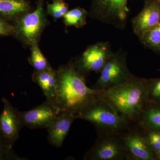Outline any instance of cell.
<instances>
[{
  "label": "cell",
  "instance_id": "obj_6",
  "mask_svg": "<svg viewBox=\"0 0 160 160\" xmlns=\"http://www.w3.org/2000/svg\"><path fill=\"white\" fill-rule=\"evenodd\" d=\"M100 73L93 88L98 90H106L119 85L132 75L127 66L126 55L121 52L113 53Z\"/></svg>",
  "mask_w": 160,
  "mask_h": 160
},
{
  "label": "cell",
  "instance_id": "obj_10",
  "mask_svg": "<svg viewBox=\"0 0 160 160\" xmlns=\"http://www.w3.org/2000/svg\"><path fill=\"white\" fill-rule=\"evenodd\" d=\"M2 111L0 114V133L12 145H14L19 137L23 127L18 115V110L5 98H2Z\"/></svg>",
  "mask_w": 160,
  "mask_h": 160
},
{
  "label": "cell",
  "instance_id": "obj_17",
  "mask_svg": "<svg viewBox=\"0 0 160 160\" xmlns=\"http://www.w3.org/2000/svg\"><path fill=\"white\" fill-rule=\"evenodd\" d=\"M87 12L85 9L76 8L69 10L63 17V22L66 26L81 28L86 24Z\"/></svg>",
  "mask_w": 160,
  "mask_h": 160
},
{
  "label": "cell",
  "instance_id": "obj_8",
  "mask_svg": "<svg viewBox=\"0 0 160 160\" xmlns=\"http://www.w3.org/2000/svg\"><path fill=\"white\" fill-rule=\"evenodd\" d=\"M61 111L54 103L46 100L29 111H18V115L23 127L31 129H46Z\"/></svg>",
  "mask_w": 160,
  "mask_h": 160
},
{
  "label": "cell",
  "instance_id": "obj_2",
  "mask_svg": "<svg viewBox=\"0 0 160 160\" xmlns=\"http://www.w3.org/2000/svg\"><path fill=\"white\" fill-rule=\"evenodd\" d=\"M146 80L132 74L123 82L102 90L100 97L129 124L137 122L149 100Z\"/></svg>",
  "mask_w": 160,
  "mask_h": 160
},
{
  "label": "cell",
  "instance_id": "obj_12",
  "mask_svg": "<svg viewBox=\"0 0 160 160\" xmlns=\"http://www.w3.org/2000/svg\"><path fill=\"white\" fill-rule=\"evenodd\" d=\"M160 22V5L155 2L146 3L144 8L132 21L135 33L140 37Z\"/></svg>",
  "mask_w": 160,
  "mask_h": 160
},
{
  "label": "cell",
  "instance_id": "obj_4",
  "mask_svg": "<svg viewBox=\"0 0 160 160\" xmlns=\"http://www.w3.org/2000/svg\"><path fill=\"white\" fill-rule=\"evenodd\" d=\"M48 23L43 0H38L34 11L28 12L13 21V36L27 46L38 44L43 30Z\"/></svg>",
  "mask_w": 160,
  "mask_h": 160
},
{
  "label": "cell",
  "instance_id": "obj_19",
  "mask_svg": "<svg viewBox=\"0 0 160 160\" xmlns=\"http://www.w3.org/2000/svg\"><path fill=\"white\" fill-rule=\"evenodd\" d=\"M146 46L154 49H160V22L154 27L139 37Z\"/></svg>",
  "mask_w": 160,
  "mask_h": 160
},
{
  "label": "cell",
  "instance_id": "obj_14",
  "mask_svg": "<svg viewBox=\"0 0 160 160\" xmlns=\"http://www.w3.org/2000/svg\"><path fill=\"white\" fill-rule=\"evenodd\" d=\"M32 81L42 89L46 100L52 102L57 89V71L52 67L42 71H34L32 75Z\"/></svg>",
  "mask_w": 160,
  "mask_h": 160
},
{
  "label": "cell",
  "instance_id": "obj_16",
  "mask_svg": "<svg viewBox=\"0 0 160 160\" xmlns=\"http://www.w3.org/2000/svg\"><path fill=\"white\" fill-rule=\"evenodd\" d=\"M136 123L149 130L160 132V108L146 107Z\"/></svg>",
  "mask_w": 160,
  "mask_h": 160
},
{
  "label": "cell",
  "instance_id": "obj_18",
  "mask_svg": "<svg viewBox=\"0 0 160 160\" xmlns=\"http://www.w3.org/2000/svg\"><path fill=\"white\" fill-rule=\"evenodd\" d=\"M31 53L29 58V63L34 69V71H42L51 67L48 60L41 51L38 44L32 45Z\"/></svg>",
  "mask_w": 160,
  "mask_h": 160
},
{
  "label": "cell",
  "instance_id": "obj_7",
  "mask_svg": "<svg viewBox=\"0 0 160 160\" xmlns=\"http://www.w3.org/2000/svg\"><path fill=\"white\" fill-rule=\"evenodd\" d=\"M113 54L108 43L99 42L88 47L77 62L73 63L83 75L90 72L100 73Z\"/></svg>",
  "mask_w": 160,
  "mask_h": 160
},
{
  "label": "cell",
  "instance_id": "obj_25",
  "mask_svg": "<svg viewBox=\"0 0 160 160\" xmlns=\"http://www.w3.org/2000/svg\"><path fill=\"white\" fill-rule=\"evenodd\" d=\"M155 155L157 157L160 159V147L158 149L154 152Z\"/></svg>",
  "mask_w": 160,
  "mask_h": 160
},
{
  "label": "cell",
  "instance_id": "obj_9",
  "mask_svg": "<svg viewBox=\"0 0 160 160\" xmlns=\"http://www.w3.org/2000/svg\"><path fill=\"white\" fill-rule=\"evenodd\" d=\"M121 136L132 160L154 159V152L146 142L144 135L139 131L136 123L129 124Z\"/></svg>",
  "mask_w": 160,
  "mask_h": 160
},
{
  "label": "cell",
  "instance_id": "obj_24",
  "mask_svg": "<svg viewBox=\"0 0 160 160\" xmlns=\"http://www.w3.org/2000/svg\"><path fill=\"white\" fill-rule=\"evenodd\" d=\"M14 29L12 23L0 17V36H14Z\"/></svg>",
  "mask_w": 160,
  "mask_h": 160
},
{
  "label": "cell",
  "instance_id": "obj_21",
  "mask_svg": "<svg viewBox=\"0 0 160 160\" xmlns=\"http://www.w3.org/2000/svg\"><path fill=\"white\" fill-rule=\"evenodd\" d=\"M13 145L9 143L0 133V160H24L16 154L12 149Z\"/></svg>",
  "mask_w": 160,
  "mask_h": 160
},
{
  "label": "cell",
  "instance_id": "obj_5",
  "mask_svg": "<svg viewBox=\"0 0 160 160\" xmlns=\"http://www.w3.org/2000/svg\"><path fill=\"white\" fill-rule=\"evenodd\" d=\"M98 136L94 145L84 155V160H132L121 135Z\"/></svg>",
  "mask_w": 160,
  "mask_h": 160
},
{
  "label": "cell",
  "instance_id": "obj_15",
  "mask_svg": "<svg viewBox=\"0 0 160 160\" xmlns=\"http://www.w3.org/2000/svg\"><path fill=\"white\" fill-rule=\"evenodd\" d=\"M30 9L26 0H0V17L9 22H13Z\"/></svg>",
  "mask_w": 160,
  "mask_h": 160
},
{
  "label": "cell",
  "instance_id": "obj_13",
  "mask_svg": "<svg viewBox=\"0 0 160 160\" xmlns=\"http://www.w3.org/2000/svg\"><path fill=\"white\" fill-rule=\"evenodd\" d=\"M98 13L103 20L124 23L129 10L127 0H97Z\"/></svg>",
  "mask_w": 160,
  "mask_h": 160
},
{
  "label": "cell",
  "instance_id": "obj_3",
  "mask_svg": "<svg viewBox=\"0 0 160 160\" xmlns=\"http://www.w3.org/2000/svg\"><path fill=\"white\" fill-rule=\"evenodd\" d=\"M76 118L86 120L95 128L98 135L121 134L129 124L110 105L100 97L75 114Z\"/></svg>",
  "mask_w": 160,
  "mask_h": 160
},
{
  "label": "cell",
  "instance_id": "obj_1",
  "mask_svg": "<svg viewBox=\"0 0 160 160\" xmlns=\"http://www.w3.org/2000/svg\"><path fill=\"white\" fill-rule=\"evenodd\" d=\"M57 89L52 102L61 111L77 114L100 97L102 90L89 88L85 76L77 70L72 62L57 70Z\"/></svg>",
  "mask_w": 160,
  "mask_h": 160
},
{
  "label": "cell",
  "instance_id": "obj_26",
  "mask_svg": "<svg viewBox=\"0 0 160 160\" xmlns=\"http://www.w3.org/2000/svg\"><path fill=\"white\" fill-rule=\"evenodd\" d=\"M158 1L159 2L160 4V0H158Z\"/></svg>",
  "mask_w": 160,
  "mask_h": 160
},
{
  "label": "cell",
  "instance_id": "obj_22",
  "mask_svg": "<svg viewBox=\"0 0 160 160\" xmlns=\"http://www.w3.org/2000/svg\"><path fill=\"white\" fill-rule=\"evenodd\" d=\"M147 133L144 137L148 145L154 152L160 147V132L149 130Z\"/></svg>",
  "mask_w": 160,
  "mask_h": 160
},
{
  "label": "cell",
  "instance_id": "obj_20",
  "mask_svg": "<svg viewBox=\"0 0 160 160\" xmlns=\"http://www.w3.org/2000/svg\"><path fill=\"white\" fill-rule=\"evenodd\" d=\"M48 13L55 19L64 17L68 10V5L63 0H53L47 6Z\"/></svg>",
  "mask_w": 160,
  "mask_h": 160
},
{
  "label": "cell",
  "instance_id": "obj_11",
  "mask_svg": "<svg viewBox=\"0 0 160 160\" xmlns=\"http://www.w3.org/2000/svg\"><path fill=\"white\" fill-rule=\"evenodd\" d=\"M75 115L71 112L61 111L47 127L48 141L52 146L59 148L68 134L70 127L76 119Z\"/></svg>",
  "mask_w": 160,
  "mask_h": 160
},
{
  "label": "cell",
  "instance_id": "obj_23",
  "mask_svg": "<svg viewBox=\"0 0 160 160\" xmlns=\"http://www.w3.org/2000/svg\"><path fill=\"white\" fill-rule=\"evenodd\" d=\"M147 95L148 100L151 98L160 101V79L147 84Z\"/></svg>",
  "mask_w": 160,
  "mask_h": 160
}]
</instances>
